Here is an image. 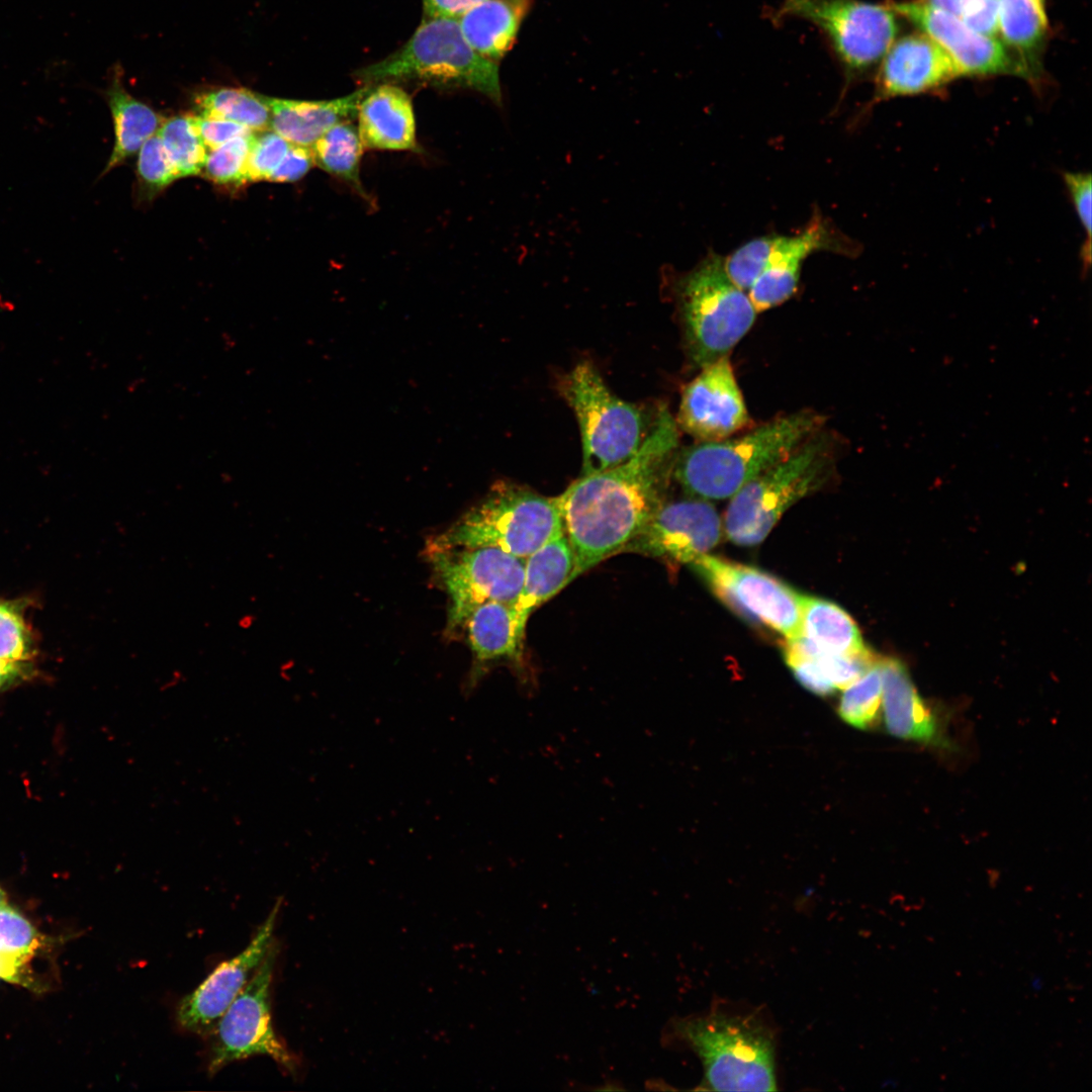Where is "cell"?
Masks as SVG:
<instances>
[{"label": "cell", "mask_w": 1092, "mask_h": 1092, "mask_svg": "<svg viewBox=\"0 0 1092 1092\" xmlns=\"http://www.w3.org/2000/svg\"><path fill=\"white\" fill-rule=\"evenodd\" d=\"M677 425L660 405L637 452L613 468L580 475L555 496L574 556L572 580L624 551L665 502Z\"/></svg>", "instance_id": "6da1fadb"}, {"label": "cell", "mask_w": 1092, "mask_h": 1092, "mask_svg": "<svg viewBox=\"0 0 1092 1092\" xmlns=\"http://www.w3.org/2000/svg\"><path fill=\"white\" fill-rule=\"evenodd\" d=\"M821 423L819 415L802 411L736 439L700 442L675 455L671 473L691 496L707 500L731 497L789 457Z\"/></svg>", "instance_id": "7a4b0ae2"}, {"label": "cell", "mask_w": 1092, "mask_h": 1092, "mask_svg": "<svg viewBox=\"0 0 1092 1092\" xmlns=\"http://www.w3.org/2000/svg\"><path fill=\"white\" fill-rule=\"evenodd\" d=\"M563 533L556 497L500 480L450 527L433 536L426 551L493 547L526 559Z\"/></svg>", "instance_id": "3957f363"}, {"label": "cell", "mask_w": 1092, "mask_h": 1092, "mask_svg": "<svg viewBox=\"0 0 1092 1092\" xmlns=\"http://www.w3.org/2000/svg\"><path fill=\"white\" fill-rule=\"evenodd\" d=\"M366 83L418 81L434 86L475 90L502 102L498 67L475 52L457 18L425 17L411 38L383 60L361 68Z\"/></svg>", "instance_id": "277c9868"}, {"label": "cell", "mask_w": 1092, "mask_h": 1092, "mask_svg": "<svg viewBox=\"0 0 1092 1092\" xmlns=\"http://www.w3.org/2000/svg\"><path fill=\"white\" fill-rule=\"evenodd\" d=\"M677 1029L703 1062L705 1088L777 1089L774 1038L759 1018L714 1010L682 1021Z\"/></svg>", "instance_id": "5b68a950"}, {"label": "cell", "mask_w": 1092, "mask_h": 1092, "mask_svg": "<svg viewBox=\"0 0 1092 1092\" xmlns=\"http://www.w3.org/2000/svg\"><path fill=\"white\" fill-rule=\"evenodd\" d=\"M689 355L703 368L726 356L752 327L757 311L728 277L723 258L710 253L676 283Z\"/></svg>", "instance_id": "8992f818"}, {"label": "cell", "mask_w": 1092, "mask_h": 1092, "mask_svg": "<svg viewBox=\"0 0 1092 1092\" xmlns=\"http://www.w3.org/2000/svg\"><path fill=\"white\" fill-rule=\"evenodd\" d=\"M560 395L576 417L582 443L581 475L598 473L630 459L651 424L636 404L616 396L588 361L577 364L558 383ZM652 423V422H651Z\"/></svg>", "instance_id": "52a82bcc"}, {"label": "cell", "mask_w": 1092, "mask_h": 1092, "mask_svg": "<svg viewBox=\"0 0 1092 1092\" xmlns=\"http://www.w3.org/2000/svg\"><path fill=\"white\" fill-rule=\"evenodd\" d=\"M824 439H808L785 460L765 470L733 496L724 516V531L741 546L764 540L782 515L820 486L829 465Z\"/></svg>", "instance_id": "ba28073f"}, {"label": "cell", "mask_w": 1092, "mask_h": 1092, "mask_svg": "<svg viewBox=\"0 0 1092 1092\" xmlns=\"http://www.w3.org/2000/svg\"><path fill=\"white\" fill-rule=\"evenodd\" d=\"M798 16L825 35L847 81L879 64L898 32L890 4L861 0H785L777 14Z\"/></svg>", "instance_id": "9c48e42d"}, {"label": "cell", "mask_w": 1092, "mask_h": 1092, "mask_svg": "<svg viewBox=\"0 0 1092 1092\" xmlns=\"http://www.w3.org/2000/svg\"><path fill=\"white\" fill-rule=\"evenodd\" d=\"M426 553L449 598L447 632L462 628L469 614L486 602L516 604L524 581L526 559L493 547Z\"/></svg>", "instance_id": "30bf717a"}, {"label": "cell", "mask_w": 1092, "mask_h": 1092, "mask_svg": "<svg viewBox=\"0 0 1092 1092\" xmlns=\"http://www.w3.org/2000/svg\"><path fill=\"white\" fill-rule=\"evenodd\" d=\"M276 959L271 945L245 988L213 1027L207 1070L213 1075L226 1065L253 1056H268L289 1071L294 1060L276 1035L270 990Z\"/></svg>", "instance_id": "8fae6325"}, {"label": "cell", "mask_w": 1092, "mask_h": 1092, "mask_svg": "<svg viewBox=\"0 0 1092 1092\" xmlns=\"http://www.w3.org/2000/svg\"><path fill=\"white\" fill-rule=\"evenodd\" d=\"M713 593L735 613L793 640L801 632V595L754 567L709 553L691 564Z\"/></svg>", "instance_id": "7c38bea8"}, {"label": "cell", "mask_w": 1092, "mask_h": 1092, "mask_svg": "<svg viewBox=\"0 0 1092 1092\" xmlns=\"http://www.w3.org/2000/svg\"><path fill=\"white\" fill-rule=\"evenodd\" d=\"M890 5L946 53L960 76L1009 74L1031 81L1022 63L1000 40L977 32L958 17L920 0Z\"/></svg>", "instance_id": "4fadbf2b"}, {"label": "cell", "mask_w": 1092, "mask_h": 1092, "mask_svg": "<svg viewBox=\"0 0 1092 1092\" xmlns=\"http://www.w3.org/2000/svg\"><path fill=\"white\" fill-rule=\"evenodd\" d=\"M722 523L707 499L663 503L624 551L691 564L720 541Z\"/></svg>", "instance_id": "5bb4252c"}, {"label": "cell", "mask_w": 1092, "mask_h": 1092, "mask_svg": "<svg viewBox=\"0 0 1092 1092\" xmlns=\"http://www.w3.org/2000/svg\"><path fill=\"white\" fill-rule=\"evenodd\" d=\"M749 422L727 355L703 367L684 387L675 423L699 442L726 439Z\"/></svg>", "instance_id": "9a60e30c"}, {"label": "cell", "mask_w": 1092, "mask_h": 1092, "mask_svg": "<svg viewBox=\"0 0 1092 1092\" xmlns=\"http://www.w3.org/2000/svg\"><path fill=\"white\" fill-rule=\"evenodd\" d=\"M279 910L277 903L258 927L246 948L221 962L179 1003L177 1021L185 1030L206 1033L245 988L273 944L272 935Z\"/></svg>", "instance_id": "2e32d148"}, {"label": "cell", "mask_w": 1092, "mask_h": 1092, "mask_svg": "<svg viewBox=\"0 0 1092 1092\" xmlns=\"http://www.w3.org/2000/svg\"><path fill=\"white\" fill-rule=\"evenodd\" d=\"M816 212L808 225L792 237L772 236L766 265L747 294L757 312L789 299L797 290L802 263L812 253L831 251L850 255L856 249Z\"/></svg>", "instance_id": "e0dca14e"}, {"label": "cell", "mask_w": 1092, "mask_h": 1092, "mask_svg": "<svg viewBox=\"0 0 1092 1092\" xmlns=\"http://www.w3.org/2000/svg\"><path fill=\"white\" fill-rule=\"evenodd\" d=\"M880 63L875 101L929 93L961 77L951 59L925 33L894 41Z\"/></svg>", "instance_id": "ac0fdd59"}, {"label": "cell", "mask_w": 1092, "mask_h": 1092, "mask_svg": "<svg viewBox=\"0 0 1092 1092\" xmlns=\"http://www.w3.org/2000/svg\"><path fill=\"white\" fill-rule=\"evenodd\" d=\"M357 118L364 148L419 151L411 97L394 83L369 87L359 103Z\"/></svg>", "instance_id": "d6986e66"}, {"label": "cell", "mask_w": 1092, "mask_h": 1092, "mask_svg": "<svg viewBox=\"0 0 1092 1092\" xmlns=\"http://www.w3.org/2000/svg\"><path fill=\"white\" fill-rule=\"evenodd\" d=\"M369 86L331 100H293L267 97L270 129L291 145L310 148L335 124L352 120Z\"/></svg>", "instance_id": "ffe728a7"}, {"label": "cell", "mask_w": 1092, "mask_h": 1092, "mask_svg": "<svg viewBox=\"0 0 1092 1092\" xmlns=\"http://www.w3.org/2000/svg\"><path fill=\"white\" fill-rule=\"evenodd\" d=\"M882 706L888 732L923 743H938V725L922 701L905 666L898 660H880Z\"/></svg>", "instance_id": "44dd1931"}, {"label": "cell", "mask_w": 1092, "mask_h": 1092, "mask_svg": "<svg viewBox=\"0 0 1092 1092\" xmlns=\"http://www.w3.org/2000/svg\"><path fill=\"white\" fill-rule=\"evenodd\" d=\"M573 569L574 556L564 533L526 558L522 589L514 605L523 629L537 608L572 581Z\"/></svg>", "instance_id": "7402d4cb"}, {"label": "cell", "mask_w": 1092, "mask_h": 1092, "mask_svg": "<svg viewBox=\"0 0 1092 1092\" xmlns=\"http://www.w3.org/2000/svg\"><path fill=\"white\" fill-rule=\"evenodd\" d=\"M105 97L113 120L114 145L102 175L139 152L143 144L158 132L164 119L126 91L119 66H114L110 72Z\"/></svg>", "instance_id": "603a6c76"}, {"label": "cell", "mask_w": 1092, "mask_h": 1092, "mask_svg": "<svg viewBox=\"0 0 1092 1092\" xmlns=\"http://www.w3.org/2000/svg\"><path fill=\"white\" fill-rule=\"evenodd\" d=\"M463 628H466L470 648L479 663L521 659L526 630L519 624L514 605L486 602L469 614Z\"/></svg>", "instance_id": "cb8c5ba5"}, {"label": "cell", "mask_w": 1092, "mask_h": 1092, "mask_svg": "<svg viewBox=\"0 0 1092 1092\" xmlns=\"http://www.w3.org/2000/svg\"><path fill=\"white\" fill-rule=\"evenodd\" d=\"M529 0H485L458 19L466 41L482 57L497 61L512 48Z\"/></svg>", "instance_id": "d4e9b609"}, {"label": "cell", "mask_w": 1092, "mask_h": 1092, "mask_svg": "<svg viewBox=\"0 0 1092 1092\" xmlns=\"http://www.w3.org/2000/svg\"><path fill=\"white\" fill-rule=\"evenodd\" d=\"M1048 27L1044 0H998L997 33L1025 67L1031 81L1040 74L1039 58Z\"/></svg>", "instance_id": "484cf974"}, {"label": "cell", "mask_w": 1092, "mask_h": 1092, "mask_svg": "<svg viewBox=\"0 0 1092 1092\" xmlns=\"http://www.w3.org/2000/svg\"><path fill=\"white\" fill-rule=\"evenodd\" d=\"M801 632L818 650L835 655H857L869 649L852 618L826 600L801 595Z\"/></svg>", "instance_id": "4316f807"}, {"label": "cell", "mask_w": 1092, "mask_h": 1092, "mask_svg": "<svg viewBox=\"0 0 1092 1092\" xmlns=\"http://www.w3.org/2000/svg\"><path fill=\"white\" fill-rule=\"evenodd\" d=\"M194 104L199 115L237 122L254 132L270 129L266 96L246 88L213 87L198 92Z\"/></svg>", "instance_id": "83f0119b"}, {"label": "cell", "mask_w": 1092, "mask_h": 1092, "mask_svg": "<svg viewBox=\"0 0 1092 1092\" xmlns=\"http://www.w3.org/2000/svg\"><path fill=\"white\" fill-rule=\"evenodd\" d=\"M314 165L345 181L361 195L360 162L365 149L358 128L346 120L328 129L311 147Z\"/></svg>", "instance_id": "f1b7e54d"}, {"label": "cell", "mask_w": 1092, "mask_h": 1092, "mask_svg": "<svg viewBox=\"0 0 1092 1092\" xmlns=\"http://www.w3.org/2000/svg\"><path fill=\"white\" fill-rule=\"evenodd\" d=\"M158 135L179 178L201 174L207 155L192 114L164 118Z\"/></svg>", "instance_id": "f546056e"}, {"label": "cell", "mask_w": 1092, "mask_h": 1092, "mask_svg": "<svg viewBox=\"0 0 1092 1092\" xmlns=\"http://www.w3.org/2000/svg\"><path fill=\"white\" fill-rule=\"evenodd\" d=\"M882 709V672L880 661L844 689L838 705L839 717L857 729L873 728Z\"/></svg>", "instance_id": "4dcf8cb0"}, {"label": "cell", "mask_w": 1092, "mask_h": 1092, "mask_svg": "<svg viewBox=\"0 0 1092 1092\" xmlns=\"http://www.w3.org/2000/svg\"><path fill=\"white\" fill-rule=\"evenodd\" d=\"M256 132L233 139L209 150L201 173L216 186L236 189L246 184L247 161Z\"/></svg>", "instance_id": "1f68e13d"}, {"label": "cell", "mask_w": 1092, "mask_h": 1092, "mask_svg": "<svg viewBox=\"0 0 1092 1092\" xmlns=\"http://www.w3.org/2000/svg\"><path fill=\"white\" fill-rule=\"evenodd\" d=\"M138 191L143 200H151L179 178L158 133L148 139L139 151Z\"/></svg>", "instance_id": "d6a6232c"}, {"label": "cell", "mask_w": 1092, "mask_h": 1092, "mask_svg": "<svg viewBox=\"0 0 1092 1092\" xmlns=\"http://www.w3.org/2000/svg\"><path fill=\"white\" fill-rule=\"evenodd\" d=\"M771 238L772 236L755 238L723 259L726 274L740 289L747 292L763 271L770 250Z\"/></svg>", "instance_id": "836d02e7"}, {"label": "cell", "mask_w": 1092, "mask_h": 1092, "mask_svg": "<svg viewBox=\"0 0 1092 1092\" xmlns=\"http://www.w3.org/2000/svg\"><path fill=\"white\" fill-rule=\"evenodd\" d=\"M291 144L273 130L255 133L247 161V182L268 180Z\"/></svg>", "instance_id": "e575fe53"}, {"label": "cell", "mask_w": 1092, "mask_h": 1092, "mask_svg": "<svg viewBox=\"0 0 1092 1092\" xmlns=\"http://www.w3.org/2000/svg\"><path fill=\"white\" fill-rule=\"evenodd\" d=\"M37 945L30 922L7 904L0 908V952L27 960Z\"/></svg>", "instance_id": "d590c367"}, {"label": "cell", "mask_w": 1092, "mask_h": 1092, "mask_svg": "<svg viewBox=\"0 0 1092 1092\" xmlns=\"http://www.w3.org/2000/svg\"><path fill=\"white\" fill-rule=\"evenodd\" d=\"M1063 180L1085 233V239L1080 250V258L1085 273L1091 262L1092 178L1089 172H1064Z\"/></svg>", "instance_id": "8d00e7d4"}, {"label": "cell", "mask_w": 1092, "mask_h": 1092, "mask_svg": "<svg viewBox=\"0 0 1092 1092\" xmlns=\"http://www.w3.org/2000/svg\"><path fill=\"white\" fill-rule=\"evenodd\" d=\"M30 656V639L22 615L15 606L0 603V658L24 662Z\"/></svg>", "instance_id": "74e56055"}, {"label": "cell", "mask_w": 1092, "mask_h": 1092, "mask_svg": "<svg viewBox=\"0 0 1092 1092\" xmlns=\"http://www.w3.org/2000/svg\"><path fill=\"white\" fill-rule=\"evenodd\" d=\"M784 655L794 676L804 688L822 697L830 696L836 691L814 658L798 652L787 642L784 645Z\"/></svg>", "instance_id": "f35d334b"}, {"label": "cell", "mask_w": 1092, "mask_h": 1092, "mask_svg": "<svg viewBox=\"0 0 1092 1092\" xmlns=\"http://www.w3.org/2000/svg\"><path fill=\"white\" fill-rule=\"evenodd\" d=\"M192 119L208 151L238 136L254 132L244 125L222 118L192 114Z\"/></svg>", "instance_id": "ab89813d"}, {"label": "cell", "mask_w": 1092, "mask_h": 1092, "mask_svg": "<svg viewBox=\"0 0 1092 1092\" xmlns=\"http://www.w3.org/2000/svg\"><path fill=\"white\" fill-rule=\"evenodd\" d=\"M313 165L310 148L291 145L268 181L278 183L297 181L304 177Z\"/></svg>", "instance_id": "60d3db41"}, {"label": "cell", "mask_w": 1092, "mask_h": 1092, "mask_svg": "<svg viewBox=\"0 0 1092 1092\" xmlns=\"http://www.w3.org/2000/svg\"><path fill=\"white\" fill-rule=\"evenodd\" d=\"M485 0H423L425 17L459 18Z\"/></svg>", "instance_id": "b9f144b4"}, {"label": "cell", "mask_w": 1092, "mask_h": 1092, "mask_svg": "<svg viewBox=\"0 0 1092 1092\" xmlns=\"http://www.w3.org/2000/svg\"><path fill=\"white\" fill-rule=\"evenodd\" d=\"M27 960L0 952V979L28 986L24 977L23 965Z\"/></svg>", "instance_id": "7bdbcfd3"}, {"label": "cell", "mask_w": 1092, "mask_h": 1092, "mask_svg": "<svg viewBox=\"0 0 1092 1092\" xmlns=\"http://www.w3.org/2000/svg\"><path fill=\"white\" fill-rule=\"evenodd\" d=\"M22 663L23 662L7 661L0 658V690L23 674L25 669L23 668Z\"/></svg>", "instance_id": "ee69618b"}, {"label": "cell", "mask_w": 1092, "mask_h": 1092, "mask_svg": "<svg viewBox=\"0 0 1092 1092\" xmlns=\"http://www.w3.org/2000/svg\"><path fill=\"white\" fill-rule=\"evenodd\" d=\"M5 904H6V899H5V895H4V893L2 892V890L0 889V908H1L2 906H4Z\"/></svg>", "instance_id": "f6af8a7d"}]
</instances>
